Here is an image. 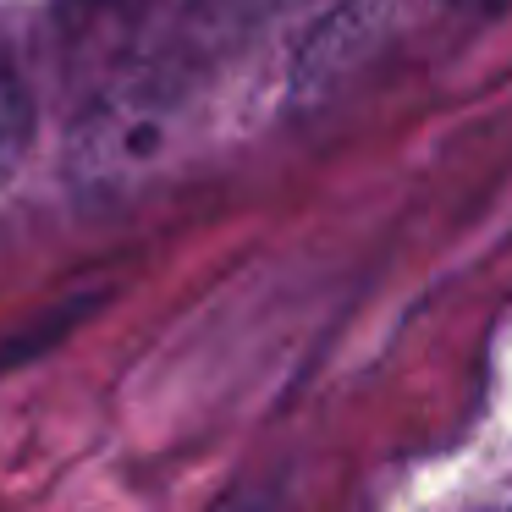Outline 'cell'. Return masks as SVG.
Listing matches in <instances>:
<instances>
[{"label":"cell","instance_id":"cell-1","mask_svg":"<svg viewBox=\"0 0 512 512\" xmlns=\"http://www.w3.org/2000/svg\"><path fill=\"white\" fill-rule=\"evenodd\" d=\"M28 149H34V100L12 72H0V188L23 171Z\"/></svg>","mask_w":512,"mask_h":512}]
</instances>
